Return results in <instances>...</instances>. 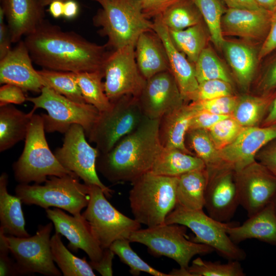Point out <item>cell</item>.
I'll use <instances>...</instances> for the list:
<instances>
[{
	"instance_id": "obj_49",
	"label": "cell",
	"mask_w": 276,
	"mask_h": 276,
	"mask_svg": "<svg viewBox=\"0 0 276 276\" xmlns=\"http://www.w3.org/2000/svg\"><path fill=\"white\" fill-rule=\"evenodd\" d=\"M178 0H141L142 10L148 19L160 16L170 6Z\"/></svg>"
},
{
	"instance_id": "obj_41",
	"label": "cell",
	"mask_w": 276,
	"mask_h": 276,
	"mask_svg": "<svg viewBox=\"0 0 276 276\" xmlns=\"http://www.w3.org/2000/svg\"><path fill=\"white\" fill-rule=\"evenodd\" d=\"M240 262L229 260L222 264L197 258L186 269L187 276H244L245 273Z\"/></svg>"
},
{
	"instance_id": "obj_57",
	"label": "cell",
	"mask_w": 276,
	"mask_h": 276,
	"mask_svg": "<svg viewBox=\"0 0 276 276\" xmlns=\"http://www.w3.org/2000/svg\"><path fill=\"white\" fill-rule=\"evenodd\" d=\"M263 126H276V95L263 122Z\"/></svg>"
},
{
	"instance_id": "obj_35",
	"label": "cell",
	"mask_w": 276,
	"mask_h": 276,
	"mask_svg": "<svg viewBox=\"0 0 276 276\" xmlns=\"http://www.w3.org/2000/svg\"><path fill=\"white\" fill-rule=\"evenodd\" d=\"M186 138H187L188 144L196 153V156L204 162L207 171L228 167L221 159L219 151L216 148L206 130L190 129Z\"/></svg>"
},
{
	"instance_id": "obj_14",
	"label": "cell",
	"mask_w": 276,
	"mask_h": 276,
	"mask_svg": "<svg viewBox=\"0 0 276 276\" xmlns=\"http://www.w3.org/2000/svg\"><path fill=\"white\" fill-rule=\"evenodd\" d=\"M135 45L113 50L104 63L105 91L111 102L124 96L138 98L145 86L146 79L136 62Z\"/></svg>"
},
{
	"instance_id": "obj_28",
	"label": "cell",
	"mask_w": 276,
	"mask_h": 276,
	"mask_svg": "<svg viewBox=\"0 0 276 276\" xmlns=\"http://www.w3.org/2000/svg\"><path fill=\"white\" fill-rule=\"evenodd\" d=\"M8 175L4 172L0 176V221L5 234L17 237L30 235L25 228L21 200L16 195L10 194L7 190Z\"/></svg>"
},
{
	"instance_id": "obj_12",
	"label": "cell",
	"mask_w": 276,
	"mask_h": 276,
	"mask_svg": "<svg viewBox=\"0 0 276 276\" xmlns=\"http://www.w3.org/2000/svg\"><path fill=\"white\" fill-rule=\"evenodd\" d=\"M53 224V222H50L39 225L33 236H7L10 251L15 259L17 275L34 273L49 276L61 275L54 264L51 252Z\"/></svg>"
},
{
	"instance_id": "obj_4",
	"label": "cell",
	"mask_w": 276,
	"mask_h": 276,
	"mask_svg": "<svg viewBox=\"0 0 276 276\" xmlns=\"http://www.w3.org/2000/svg\"><path fill=\"white\" fill-rule=\"evenodd\" d=\"M178 177H169L148 172L131 182L129 193L134 219L147 227L165 223L167 216L177 204Z\"/></svg>"
},
{
	"instance_id": "obj_42",
	"label": "cell",
	"mask_w": 276,
	"mask_h": 276,
	"mask_svg": "<svg viewBox=\"0 0 276 276\" xmlns=\"http://www.w3.org/2000/svg\"><path fill=\"white\" fill-rule=\"evenodd\" d=\"M128 239H122L115 241L109 248L117 255L121 262L129 267V272L133 275H139L141 272H145L154 276H170L154 269L143 260L134 252L130 245Z\"/></svg>"
},
{
	"instance_id": "obj_36",
	"label": "cell",
	"mask_w": 276,
	"mask_h": 276,
	"mask_svg": "<svg viewBox=\"0 0 276 276\" xmlns=\"http://www.w3.org/2000/svg\"><path fill=\"white\" fill-rule=\"evenodd\" d=\"M169 31L177 48L194 63L206 45V36L201 24L183 30Z\"/></svg>"
},
{
	"instance_id": "obj_46",
	"label": "cell",
	"mask_w": 276,
	"mask_h": 276,
	"mask_svg": "<svg viewBox=\"0 0 276 276\" xmlns=\"http://www.w3.org/2000/svg\"><path fill=\"white\" fill-rule=\"evenodd\" d=\"M10 252L7 236L3 229L0 227V275H17L15 263L9 257Z\"/></svg>"
},
{
	"instance_id": "obj_58",
	"label": "cell",
	"mask_w": 276,
	"mask_h": 276,
	"mask_svg": "<svg viewBox=\"0 0 276 276\" xmlns=\"http://www.w3.org/2000/svg\"><path fill=\"white\" fill-rule=\"evenodd\" d=\"M49 11L51 15L55 18L63 15L64 2L55 1L49 5Z\"/></svg>"
},
{
	"instance_id": "obj_59",
	"label": "cell",
	"mask_w": 276,
	"mask_h": 276,
	"mask_svg": "<svg viewBox=\"0 0 276 276\" xmlns=\"http://www.w3.org/2000/svg\"><path fill=\"white\" fill-rule=\"evenodd\" d=\"M262 8L272 12L276 9V0H255Z\"/></svg>"
},
{
	"instance_id": "obj_52",
	"label": "cell",
	"mask_w": 276,
	"mask_h": 276,
	"mask_svg": "<svg viewBox=\"0 0 276 276\" xmlns=\"http://www.w3.org/2000/svg\"><path fill=\"white\" fill-rule=\"evenodd\" d=\"M114 253L109 247L103 250V256L97 262H88L92 268L103 276H111L112 272V260Z\"/></svg>"
},
{
	"instance_id": "obj_5",
	"label": "cell",
	"mask_w": 276,
	"mask_h": 276,
	"mask_svg": "<svg viewBox=\"0 0 276 276\" xmlns=\"http://www.w3.org/2000/svg\"><path fill=\"white\" fill-rule=\"evenodd\" d=\"M25 140L22 152L12 167L15 179L19 183L41 184L49 176L76 175L64 168L49 148L41 114L32 116Z\"/></svg>"
},
{
	"instance_id": "obj_21",
	"label": "cell",
	"mask_w": 276,
	"mask_h": 276,
	"mask_svg": "<svg viewBox=\"0 0 276 276\" xmlns=\"http://www.w3.org/2000/svg\"><path fill=\"white\" fill-rule=\"evenodd\" d=\"M153 30L159 36L167 52L170 71L174 76L183 100H192L199 83L194 66L172 41L168 28L159 16L154 19Z\"/></svg>"
},
{
	"instance_id": "obj_9",
	"label": "cell",
	"mask_w": 276,
	"mask_h": 276,
	"mask_svg": "<svg viewBox=\"0 0 276 276\" xmlns=\"http://www.w3.org/2000/svg\"><path fill=\"white\" fill-rule=\"evenodd\" d=\"M166 224H178L190 228L195 234L192 241L212 247L229 260H244L246 255L234 243L226 229L233 223L218 221L201 210H190L176 205L165 220Z\"/></svg>"
},
{
	"instance_id": "obj_22",
	"label": "cell",
	"mask_w": 276,
	"mask_h": 276,
	"mask_svg": "<svg viewBox=\"0 0 276 276\" xmlns=\"http://www.w3.org/2000/svg\"><path fill=\"white\" fill-rule=\"evenodd\" d=\"M271 13L265 9L229 8L222 17L223 34L264 41L269 30Z\"/></svg>"
},
{
	"instance_id": "obj_39",
	"label": "cell",
	"mask_w": 276,
	"mask_h": 276,
	"mask_svg": "<svg viewBox=\"0 0 276 276\" xmlns=\"http://www.w3.org/2000/svg\"><path fill=\"white\" fill-rule=\"evenodd\" d=\"M191 1L204 19L213 43L218 48L221 49L225 40L221 28V20L224 11L220 0Z\"/></svg>"
},
{
	"instance_id": "obj_43",
	"label": "cell",
	"mask_w": 276,
	"mask_h": 276,
	"mask_svg": "<svg viewBox=\"0 0 276 276\" xmlns=\"http://www.w3.org/2000/svg\"><path fill=\"white\" fill-rule=\"evenodd\" d=\"M243 128L230 116L219 121L207 131L216 148L219 151L231 144Z\"/></svg>"
},
{
	"instance_id": "obj_44",
	"label": "cell",
	"mask_w": 276,
	"mask_h": 276,
	"mask_svg": "<svg viewBox=\"0 0 276 276\" xmlns=\"http://www.w3.org/2000/svg\"><path fill=\"white\" fill-rule=\"evenodd\" d=\"M238 100L237 97L230 95L211 100L193 101L191 105L196 110L232 116Z\"/></svg>"
},
{
	"instance_id": "obj_29",
	"label": "cell",
	"mask_w": 276,
	"mask_h": 276,
	"mask_svg": "<svg viewBox=\"0 0 276 276\" xmlns=\"http://www.w3.org/2000/svg\"><path fill=\"white\" fill-rule=\"evenodd\" d=\"M204 169V162L198 156L178 149L163 148L150 172L159 175L179 177L190 171Z\"/></svg>"
},
{
	"instance_id": "obj_34",
	"label": "cell",
	"mask_w": 276,
	"mask_h": 276,
	"mask_svg": "<svg viewBox=\"0 0 276 276\" xmlns=\"http://www.w3.org/2000/svg\"><path fill=\"white\" fill-rule=\"evenodd\" d=\"M76 79L85 102L95 107L100 112L112 105L107 97L102 79L103 71L76 73Z\"/></svg>"
},
{
	"instance_id": "obj_30",
	"label": "cell",
	"mask_w": 276,
	"mask_h": 276,
	"mask_svg": "<svg viewBox=\"0 0 276 276\" xmlns=\"http://www.w3.org/2000/svg\"><path fill=\"white\" fill-rule=\"evenodd\" d=\"M208 180L206 169L190 171L179 176L176 205L190 210L203 209Z\"/></svg>"
},
{
	"instance_id": "obj_3",
	"label": "cell",
	"mask_w": 276,
	"mask_h": 276,
	"mask_svg": "<svg viewBox=\"0 0 276 276\" xmlns=\"http://www.w3.org/2000/svg\"><path fill=\"white\" fill-rule=\"evenodd\" d=\"M99 9L93 18L100 28V35L105 36L106 44L113 50L134 44L140 35L153 30V22L143 14L141 0H93Z\"/></svg>"
},
{
	"instance_id": "obj_33",
	"label": "cell",
	"mask_w": 276,
	"mask_h": 276,
	"mask_svg": "<svg viewBox=\"0 0 276 276\" xmlns=\"http://www.w3.org/2000/svg\"><path fill=\"white\" fill-rule=\"evenodd\" d=\"M59 233L51 238V249L54 261L64 276H95L93 269L85 258H78L66 248Z\"/></svg>"
},
{
	"instance_id": "obj_48",
	"label": "cell",
	"mask_w": 276,
	"mask_h": 276,
	"mask_svg": "<svg viewBox=\"0 0 276 276\" xmlns=\"http://www.w3.org/2000/svg\"><path fill=\"white\" fill-rule=\"evenodd\" d=\"M27 101L24 90L19 87L11 84H3L0 88V106L11 104H20Z\"/></svg>"
},
{
	"instance_id": "obj_25",
	"label": "cell",
	"mask_w": 276,
	"mask_h": 276,
	"mask_svg": "<svg viewBox=\"0 0 276 276\" xmlns=\"http://www.w3.org/2000/svg\"><path fill=\"white\" fill-rule=\"evenodd\" d=\"M135 57L137 67L146 79L170 71L165 46L153 30L140 35L135 45Z\"/></svg>"
},
{
	"instance_id": "obj_61",
	"label": "cell",
	"mask_w": 276,
	"mask_h": 276,
	"mask_svg": "<svg viewBox=\"0 0 276 276\" xmlns=\"http://www.w3.org/2000/svg\"><path fill=\"white\" fill-rule=\"evenodd\" d=\"M273 206H274V208L276 211V195L275 196V197H274V198L273 199L272 201H271Z\"/></svg>"
},
{
	"instance_id": "obj_24",
	"label": "cell",
	"mask_w": 276,
	"mask_h": 276,
	"mask_svg": "<svg viewBox=\"0 0 276 276\" xmlns=\"http://www.w3.org/2000/svg\"><path fill=\"white\" fill-rule=\"evenodd\" d=\"M232 241L236 244L256 239L276 245V211L270 202L242 225L232 223L226 229Z\"/></svg>"
},
{
	"instance_id": "obj_15",
	"label": "cell",
	"mask_w": 276,
	"mask_h": 276,
	"mask_svg": "<svg viewBox=\"0 0 276 276\" xmlns=\"http://www.w3.org/2000/svg\"><path fill=\"white\" fill-rule=\"evenodd\" d=\"M240 204L249 217L271 202L276 195V176L261 163L255 162L236 172Z\"/></svg>"
},
{
	"instance_id": "obj_17",
	"label": "cell",
	"mask_w": 276,
	"mask_h": 276,
	"mask_svg": "<svg viewBox=\"0 0 276 276\" xmlns=\"http://www.w3.org/2000/svg\"><path fill=\"white\" fill-rule=\"evenodd\" d=\"M276 139V126L244 127L236 138L219 150L221 159L236 172L255 162L259 151Z\"/></svg>"
},
{
	"instance_id": "obj_55",
	"label": "cell",
	"mask_w": 276,
	"mask_h": 276,
	"mask_svg": "<svg viewBox=\"0 0 276 276\" xmlns=\"http://www.w3.org/2000/svg\"><path fill=\"white\" fill-rule=\"evenodd\" d=\"M230 8L248 9L252 10L264 9L261 8L255 0H223Z\"/></svg>"
},
{
	"instance_id": "obj_2",
	"label": "cell",
	"mask_w": 276,
	"mask_h": 276,
	"mask_svg": "<svg viewBox=\"0 0 276 276\" xmlns=\"http://www.w3.org/2000/svg\"><path fill=\"white\" fill-rule=\"evenodd\" d=\"M160 119L146 117L109 152L99 153L96 169L112 183L133 182L150 171L163 149L159 138Z\"/></svg>"
},
{
	"instance_id": "obj_18",
	"label": "cell",
	"mask_w": 276,
	"mask_h": 276,
	"mask_svg": "<svg viewBox=\"0 0 276 276\" xmlns=\"http://www.w3.org/2000/svg\"><path fill=\"white\" fill-rule=\"evenodd\" d=\"M234 171L225 167L219 169L213 179L208 177L204 208L208 215L220 222H229L240 204Z\"/></svg>"
},
{
	"instance_id": "obj_60",
	"label": "cell",
	"mask_w": 276,
	"mask_h": 276,
	"mask_svg": "<svg viewBox=\"0 0 276 276\" xmlns=\"http://www.w3.org/2000/svg\"><path fill=\"white\" fill-rule=\"evenodd\" d=\"M41 5L45 7L49 5L51 3L55 1H61L62 2H66L68 0H38Z\"/></svg>"
},
{
	"instance_id": "obj_47",
	"label": "cell",
	"mask_w": 276,
	"mask_h": 276,
	"mask_svg": "<svg viewBox=\"0 0 276 276\" xmlns=\"http://www.w3.org/2000/svg\"><path fill=\"white\" fill-rule=\"evenodd\" d=\"M230 116H232L220 115L203 110H196L192 119L190 129L207 130L219 121Z\"/></svg>"
},
{
	"instance_id": "obj_50",
	"label": "cell",
	"mask_w": 276,
	"mask_h": 276,
	"mask_svg": "<svg viewBox=\"0 0 276 276\" xmlns=\"http://www.w3.org/2000/svg\"><path fill=\"white\" fill-rule=\"evenodd\" d=\"M276 50V9L272 12L268 33L262 42L258 56V60L267 56Z\"/></svg>"
},
{
	"instance_id": "obj_38",
	"label": "cell",
	"mask_w": 276,
	"mask_h": 276,
	"mask_svg": "<svg viewBox=\"0 0 276 276\" xmlns=\"http://www.w3.org/2000/svg\"><path fill=\"white\" fill-rule=\"evenodd\" d=\"M44 86L78 103H86L78 84L76 73L43 68L37 71Z\"/></svg>"
},
{
	"instance_id": "obj_45",
	"label": "cell",
	"mask_w": 276,
	"mask_h": 276,
	"mask_svg": "<svg viewBox=\"0 0 276 276\" xmlns=\"http://www.w3.org/2000/svg\"><path fill=\"white\" fill-rule=\"evenodd\" d=\"M232 95L231 83L220 79L210 80L199 83L192 101L211 100Z\"/></svg>"
},
{
	"instance_id": "obj_23",
	"label": "cell",
	"mask_w": 276,
	"mask_h": 276,
	"mask_svg": "<svg viewBox=\"0 0 276 276\" xmlns=\"http://www.w3.org/2000/svg\"><path fill=\"white\" fill-rule=\"evenodd\" d=\"M12 43L36 30L44 21V9L38 0H1Z\"/></svg>"
},
{
	"instance_id": "obj_6",
	"label": "cell",
	"mask_w": 276,
	"mask_h": 276,
	"mask_svg": "<svg viewBox=\"0 0 276 276\" xmlns=\"http://www.w3.org/2000/svg\"><path fill=\"white\" fill-rule=\"evenodd\" d=\"M44 185L18 184L15 195L27 205H36L45 210L53 206L64 210L73 216H82L81 210L87 206L89 186L81 183L76 175L49 176Z\"/></svg>"
},
{
	"instance_id": "obj_20",
	"label": "cell",
	"mask_w": 276,
	"mask_h": 276,
	"mask_svg": "<svg viewBox=\"0 0 276 276\" xmlns=\"http://www.w3.org/2000/svg\"><path fill=\"white\" fill-rule=\"evenodd\" d=\"M32 62L25 41L20 40L0 60V83L11 84L24 91L40 93L44 84Z\"/></svg>"
},
{
	"instance_id": "obj_54",
	"label": "cell",
	"mask_w": 276,
	"mask_h": 276,
	"mask_svg": "<svg viewBox=\"0 0 276 276\" xmlns=\"http://www.w3.org/2000/svg\"><path fill=\"white\" fill-rule=\"evenodd\" d=\"M12 43L9 29L5 23L0 24V60L12 49Z\"/></svg>"
},
{
	"instance_id": "obj_40",
	"label": "cell",
	"mask_w": 276,
	"mask_h": 276,
	"mask_svg": "<svg viewBox=\"0 0 276 276\" xmlns=\"http://www.w3.org/2000/svg\"><path fill=\"white\" fill-rule=\"evenodd\" d=\"M194 64L196 77L199 83L214 79L222 80L231 83L227 71L211 48L205 47Z\"/></svg>"
},
{
	"instance_id": "obj_10",
	"label": "cell",
	"mask_w": 276,
	"mask_h": 276,
	"mask_svg": "<svg viewBox=\"0 0 276 276\" xmlns=\"http://www.w3.org/2000/svg\"><path fill=\"white\" fill-rule=\"evenodd\" d=\"M88 185L90 199L82 215L103 250L117 240L128 239L132 233L140 229L141 224L116 209L100 187Z\"/></svg>"
},
{
	"instance_id": "obj_11",
	"label": "cell",
	"mask_w": 276,
	"mask_h": 276,
	"mask_svg": "<svg viewBox=\"0 0 276 276\" xmlns=\"http://www.w3.org/2000/svg\"><path fill=\"white\" fill-rule=\"evenodd\" d=\"M146 116L132 96H124L112 102L99 117L87 136L96 144L99 153L109 151L123 137L135 130Z\"/></svg>"
},
{
	"instance_id": "obj_31",
	"label": "cell",
	"mask_w": 276,
	"mask_h": 276,
	"mask_svg": "<svg viewBox=\"0 0 276 276\" xmlns=\"http://www.w3.org/2000/svg\"><path fill=\"white\" fill-rule=\"evenodd\" d=\"M221 49L240 83L244 86L248 85L259 60L255 51L245 44L225 40Z\"/></svg>"
},
{
	"instance_id": "obj_8",
	"label": "cell",
	"mask_w": 276,
	"mask_h": 276,
	"mask_svg": "<svg viewBox=\"0 0 276 276\" xmlns=\"http://www.w3.org/2000/svg\"><path fill=\"white\" fill-rule=\"evenodd\" d=\"M27 101L33 104L34 109L40 108L47 111V114H41L47 132L64 134L71 125L78 124L87 136L100 115L93 105L75 102L47 86L42 88L38 96L27 97Z\"/></svg>"
},
{
	"instance_id": "obj_56",
	"label": "cell",
	"mask_w": 276,
	"mask_h": 276,
	"mask_svg": "<svg viewBox=\"0 0 276 276\" xmlns=\"http://www.w3.org/2000/svg\"><path fill=\"white\" fill-rule=\"evenodd\" d=\"M79 8L75 0H68L64 2L63 15L65 18L72 19L76 17Z\"/></svg>"
},
{
	"instance_id": "obj_7",
	"label": "cell",
	"mask_w": 276,
	"mask_h": 276,
	"mask_svg": "<svg viewBox=\"0 0 276 276\" xmlns=\"http://www.w3.org/2000/svg\"><path fill=\"white\" fill-rule=\"evenodd\" d=\"M187 227L178 224H166L139 229L128 240L145 245L155 257L165 256L174 260L180 268L187 269L196 255H205L214 249L204 244L188 239Z\"/></svg>"
},
{
	"instance_id": "obj_53",
	"label": "cell",
	"mask_w": 276,
	"mask_h": 276,
	"mask_svg": "<svg viewBox=\"0 0 276 276\" xmlns=\"http://www.w3.org/2000/svg\"><path fill=\"white\" fill-rule=\"evenodd\" d=\"M275 87H276V57L268 65L261 83V87L266 94L270 93Z\"/></svg>"
},
{
	"instance_id": "obj_1",
	"label": "cell",
	"mask_w": 276,
	"mask_h": 276,
	"mask_svg": "<svg viewBox=\"0 0 276 276\" xmlns=\"http://www.w3.org/2000/svg\"><path fill=\"white\" fill-rule=\"evenodd\" d=\"M33 62L43 68L74 73L103 71L112 51L44 21L24 40Z\"/></svg>"
},
{
	"instance_id": "obj_51",
	"label": "cell",
	"mask_w": 276,
	"mask_h": 276,
	"mask_svg": "<svg viewBox=\"0 0 276 276\" xmlns=\"http://www.w3.org/2000/svg\"><path fill=\"white\" fill-rule=\"evenodd\" d=\"M258 158L260 163L276 176V139L264 146Z\"/></svg>"
},
{
	"instance_id": "obj_16",
	"label": "cell",
	"mask_w": 276,
	"mask_h": 276,
	"mask_svg": "<svg viewBox=\"0 0 276 276\" xmlns=\"http://www.w3.org/2000/svg\"><path fill=\"white\" fill-rule=\"evenodd\" d=\"M144 115L161 119L183 105V99L176 80L170 71L158 73L146 79L137 98Z\"/></svg>"
},
{
	"instance_id": "obj_27",
	"label": "cell",
	"mask_w": 276,
	"mask_h": 276,
	"mask_svg": "<svg viewBox=\"0 0 276 276\" xmlns=\"http://www.w3.org/2000/svg\"><path fill=\"white\" fill-rule=\"evenodd\" d=\"M35 109L25 113L11 104L0 106V151L25 140Z\"/></svg>"
},
{
	"instance_id": "obj_32",
	"label": "cell",
	"mask_w": 276,
	"mask_h": 276,
	"mask_svg": "<svg viewBox=\"0 0 276 276\" xmlns=\"http://www.w3.org/2000/svg\"><path fill=\"white\" fill-rule=\"evenodd\" d=\"M275 95L270 92L262 97L238 99L232 116L244 127L257 126L266 117Z\"/></svg>"
},
{
	"instance_id": "obj_26",
	"label": "cell",
	"mask_w": 276,
	"mask_h": 276,
	"mask_svg": "<svg viewBox=\"0 0 276 276\" xmlns=\"http://www.w3.org/2000/svg\"><path fill=\"white\" fill-rule=\"evenodd\" d=\"M196 111L191 104L183 105L161 118L159 138L163 148L176 149L193 154L187 148L185 138Z\"/></svg>"
},
{
	"instance_id": "obj_13",
	"label": "cell",
	"mask_w": 276,
	"mask_h": 276,
	"mask_svg": "<svg viewBox=\"0 0 276 276\" xmlns=\"http://www.w3.org/2000/svg\"><path fill=\"white\" fill-rule=\"evenodd\" d=\"M85 135L82 126L73 124L64 133L62 146L56 149L54 154L64 168L75 174L84 183L100 187L106 197L110 198L113 191L101 182L97 173L99 152L89 145Z\"/></svg>"
},
{
	"instance_id": "obj_19",
	"label": "cell",
	"mask_w": 276,
	"mask_h": 276,
	"mask_svg": "<svg viewBox=\"0 0 276 276\" xmlns=\"http://www.w3.org/2000/svg\"><path fill=\"white\" fill-rule=\"evenodd\" d=\"M47 217L53 222L56 233L68 241V247L74 252L83 250L91 261L97 262L103 256V250L94 237L87 221L80 217L70 216L59 208L45 210Z\"/></svg>"
},
{
	"instance_id": "obj_37",
	"label": "cell",
	"mask_w": 276,
	"mask_h": 276,
	"mask_svg": "<svg viewBox=\"0 0 276 276\" xmlns=\"http://www.w3.org/2000/svg\"><path fill=\"white\" fill-rule=\"evenodd\" d=\"M159 17L169 30H181L200 24L202 16L191 0H178Z\"/></svg>"
}]
</instances>
